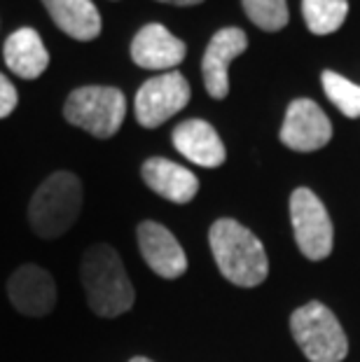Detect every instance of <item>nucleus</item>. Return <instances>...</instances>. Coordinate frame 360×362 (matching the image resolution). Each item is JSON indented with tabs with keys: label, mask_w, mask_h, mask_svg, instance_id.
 Masks as SVG:
<instances>
[{
	"label": "nucleus",
	"mask_w": 360,
	"mask_h": 362,
	"mask_svg": "<svg viewBox=\"0 0 360 362\" xmlns=\"http://www.w3.org/2000/svg\"><path fill=\"white\" fill-rule=\"evenodd\" d=\"M332 124L327 115L309 98H297L288 105L281 127V143L295 152H313L330 143Z\"/></svg>",
	"instance_id": "nucleus-8"
},
{
	"label": "nucleus",
	"mask_w": 360,
	"mask_h": 362,
	"mask_svg": "<svg viewBox=\"0 0 360 362\" xmlns=\"http://www.w3.org/2000/svg\"><path fill=\"white\" fill-rule=\"evenodd\" d=\"M129 362H152V360L150 358H132Z\"/></svg>",
	"instance_id": "nucleus-22"
},
{
	"label": "nucleus",
	"mask_w": 360,
	"mask_h": 362,
	"mask_svg": "<svg viewBox=\"0 0 360 362\" xmlns=\"http://www.w3.org/2000/svg\"><path fill=\"white\" fill-rule=\"evenodd\" d=\"M145 185L173 204H190L199 192V180L185 166L162 157H152L141 168Z\"/></svg>",
	"instance_id": "nucleus-14"
},
{
	"label": "nucleus",
	"mask_w": 360,
	"mask_h": 362,
	"mask_svg": "<svg viewBox=\"0 0 360 362\" xmlns=\"http://www.w3.org/2000/svg\"><path fill=\"white\" fill-rule=\"evenodd\" d=\"M7 295L19 313L40 318L57 306V283L47 269L37 264H24L7 281Z\"/></svg>",
	"instance_id": "nucleus-9"
},
{
	"label": "nucleus",
	"mask_w": 360,
	"mask_h": 362,
	"mask_svg": "<svg viewBox=\"0 0 360 362\" xmlns=\"http://www.w3.org/2000/svg\"><path fill=\"white\" fill-rule=\"evenodd\" d=\"M190 96H192L190 82L178 71L157 75L145 82L136 94V119L145 129L162 127L168 117H173L190 103Z\"/></svg>",
	"instance_id": "nucleus-7"
},
{
	"label": "nucleus",
	"mask_w": 360,
	"mask_h": 362,
	"mask_svg": "<svg viewBox=\"0 0 360 362\" xmlns=\"http://www.w3.org/2000/svg\"><path fill=\"white\" fill-rule=\"evenodd\" d=\"M5 64L21 80H35L47 71L50 52L33 28H19L5 40Z\"/></svg>",
	"instance_id": "nucleus-15"
},
{
	"label": "nucleus",
	"mask_w": 360,
	"mask_h": 362,
	"mask_svg": "<svg viewBox=\"0 0 360 362\" xmlns=\"http://www.w3.org/2000/svg\"><path fill=\"white\" fill-rule=\"evenodd\" d=\"M211 250L220 274L239 288H255L269 274L262 241L232 218L216 220L209 232Z\"/></svg>",
	"instance_id": "nucleus-1"
},
{
	"label": "nucleus",
	"mask_w": 360,
	"mask_h": 362,
	"mask_svg": "<svg viewBox=\"0 0 360 362\" xmlns=\"http://www.w3.org/2000/svg\"><path fill=\"white\" fill-rule=\"evenodd\" d=\"M302 14L311 33L330 35L339 30L349 14L347 0H302Z\"/></svg>",
	"instance_id": "nucleus-17"
},
{
	"label": "nucleus",
	"mask_w": 360,
	"mask_h": 362,
	"mask_svg": "<svg viewBox=\"0 0 360 362\" xmlns=\"http://www.w3.org/2000/svg\"><path fill=\"white\" fill-rule=\"evenodd\" d=\"M127 115V98L115 87H80L64 105V117L73 127L96 138H110L120 131Z\"/></svg>",
	"instance_id": "nucleus-5"
},
{
	"label": "nucleus",
	"mask_w": 360,
	"mask_h": 362,
	"mask_svg": "<svg viewBox=\"0 0 360 362\" xmlns=\"http://www.w3.org/2000/svg\"><path fill=\"white\" fill-rule=\"evenodd\" d=\"M173 145L182 157H187L192 164L204 168H216L225 164V145H222L218 131L204 119L180 122L173 129Z\"/></svg>",
	"instance_id": "nucleus-13"
},
{
	"label": "nucleus",
	"mask_w": 360,
	"mask_h": 362,
	"mask_svg": "<svg viewBox=\"0 0 360 362\" xmlns=\"http://www.w3.org/2000/svg\"><path fill=\"white\" fill-rule=\"evenodd\" d=\"M320 80H323V89H325L327 98L339 107V112H344L351 119L360 117V87L358 84H354L351 80L342 78L339 73H332V71H325Z\"/></svg>",
	"instance_id": "nucleus-18"
},
{
	"label": "nucleus",
	"mask_w": 360,
	"mask_h": 362,
	"mask_svg": "<svg viewBox=\"0 0 360 362\" xmlns=\"http://www.w3.org/2000/svg\"><path fill=\"white\" fill-rule=\"evenodd\" d=\"M297 346L311 362H339L347 358L349 341L337 315L320 302H309L290 315Z\"/></svg>",
	"instance_id": "nucleus-4"
},
{
	"label": "nucleus",
	"mask_w": 360,
	"mask_h": 362,
	"mask_svg": "<svg viewBox=\"0 0 360 362\" xmlns=\"http://www.w3.org/2000/svg\"><path fill=\"white\" fill-rule=\"evenodd\" d=\"M290 220H293L295 241L302 255L313 262L325 259L332 252V220L323 202L311 189L300 187L290 197Z\"/></svg>",
	"instance_id": "nucleus-6"
},
{
	"label": "nucleus",
	"mask_w": 360,
	"mask_h": 362,
	"mask_svg": "<svg viewBox=\"0 0 360 362\" xmlns=\"http://www.w3.org/2000/svg\"><path fill=\"white\" fill-rule=\"evenodd\" d=\"M243 12L248 19L262 30H281L288 24V3L286 0H241Z\"/></svg>",
	"instance_id": "nucleus-19"
},
{
	"label": "nucleus",
	"mask_w": 360,
	"mask_h": 362,
	"mask_svg": "<svg viewBox=\"0 0 360 362\" xmlns=\"http://www.w3.org/2000/svg\"><path fill=\"white\" fill-rule=\"evenodd\" d=\"M82 285L89 309L101 318H117L134 306L136 292L112 245L98 243L82 257Z\"/></svg>",
	"instance_id": "nucleus-2"
},
{
	"label": "nucleus",
	"mask_w": 360,
	"mask_h": 362,
	"mask_svg": "<svg viewBox=\"0 0 360 362\" xmlns=\"http://www.w3.org/2000/svg\"><path fill=\"white\" fill-rule=\"evenodd\" d=\"M187 47L180 37L162 24H148L136 33L132 42V59L136 66L148 71H171L185 59Z\"/></svg>",
	"instance_id": "nucleus-12"
},
{
	"label": "nucleus",
	"mask_w": 360,
	"mask_h": 362,
	"mask_svg": "<svg viewBox=\"0 0 360 362\" xmlns=\"http://www.w3.org/2000/svg\"><path fill=\"white\" fill-rule=\"evenodd\" d=\"M17 103H19L17 89H14V84L0 73V119L7 117V115H12Z\"/></svg>",
	"instance_id": "nucleus-20"
},
{
	"label": "nucleus",
	"mask_w": 360,
	"mask_h": 362,
	"mask_svg": "<svg viewBox=\"0 0 360 362\" xmlns=\"http://www.w3.org/2000/svg\"><path fill=\"white\" fill-rule=\"evenodd\" d=\"M52 21L66 35L89 42L101 33V14L91 0H42Z\"/></svg>",
	"instance_id": "nucleus-16"
},
{
	"label": "nucleus",
	"mask_w": 360,
	"mask_h": 362,
	"mask_svg": "<svg viewBox=\"0 0 360 362\" xmlns=\"http://www.w3.org/2000/svg\"><path fill=\"white\" fill-rule=\"evenodd\" d=\"M248 47V37L241 28H222L211 37L209 47H206L202 73L206 91L213 98H225L229 94V64L243 54Z\"/></svg>",
	"instance_id": "nucleus-10"
},
{
	"label": "nucleus",
	"mask_w": 360,
	"mask_h": 362,
	"mask_svg": "<svg viewBox=\"0 0 360 362\" xmlns=\"http://www.w3.org/2000/svg\"><path fill=\"white\" fill-rule=\"evenodd\" d=\"M159 3H168V5H199L204 0H159Z\"/></svg>",
	"instance_id": "nucleus-21"
},
{
	"label": "nucleus",
	"mask_w": 360,
	"mask_h": 362,
	"mask_svg": "<svg viewBox=\"0 0 360 362\" xmlns=\"http://www.w3.org/2000/svg\"><path fill=\"white\" fill-rule=\"evenodd\" d=\"M82 182L75 173L57 171L35 189L28 206V220L40 238L64 236L80 218Z\"/></svg>",
	"instance_id": "nucleus-3"
},
{
	"label": "nucleus",
	"mask_w": 360,
	"mask_h": 362,
	"mask_svg": "<svg viewBox=\"0 0 360 362\" xmlns=\"http://www.w3.org/2000/svg\"><path fill=\"white\" fill-rule=\"evenodd\" d=\"M139 248L152 272L162 279H178L187 272V257L182 245L164 225L159 222H141L139 225Z\"/></svg>",
	"instance_id": "nucleus-11"
}]
</instances>
